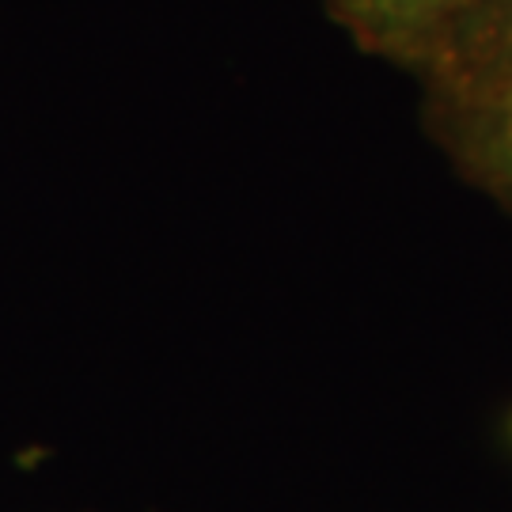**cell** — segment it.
Masks as SVG:
<instances>
[{"label":"cell","instance_id":"cell-1","mask_svg":"<svg viewBox=\"0 0 512 512\" xmlns=\"http://www.w3.org/2000/svg\"><path fill=\"white\" fill-rule=\"evenodd\" d=\"M429 114L463 175L512 213V69L429 88Z\"/></svg>","mask_w":512,"mask_h":512},{"label":"cell","instance_id":"cell-2","mask_svg":"<svg viewBox=\"0 0 512 512\" xmlns=\"http://www.w3.org/2000/svg\"><path fill=\"white\" fill-rule=\"evenodd\" d=\"M361 50L425 76L482 0H319Z\"/></svg>","mask_w":512,"mask_h":512},{"label":"cell","instance_id":"cell-3","mask_svg":"<svg viewBox=\"0 0 512 512\" xmlns=\"http://www.w3.org/2000/svg\"><path fill=\"white\" fill-rule=\"evenodd\" d=\"M512 69V0H482L475 16L467 19L437 57V65L421 76L429 88L467 84L482 76H497Z\"/></svg>","mask_w":512,"mask_h":512}]
</instances>
